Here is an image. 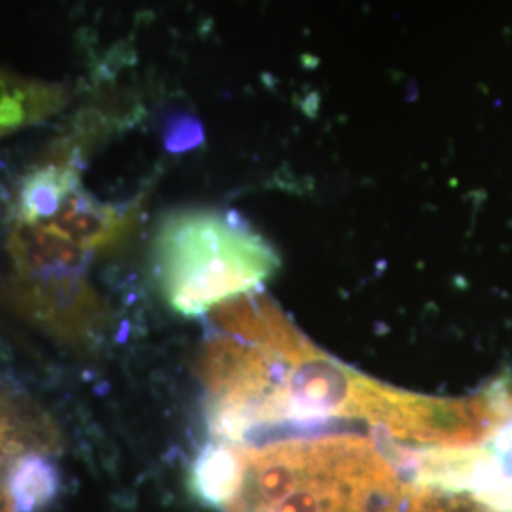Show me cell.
<instances>
[{"mask_svg": "<svg viewBox=\"0 0 512 512\" xmlns=\"http://www.w3.org/2000/svg\"><path fill=\"white\" fill-rule=\"evenodd\" d=\"M245 475L226 512H376L401 490L382 448L363 437L241 446Z\"/></svg>", "mask_w": 512, "mask_h": 512, "instance_id": "6da1fadb", "label": "cell"}, {"mask_svg": "<svg viewBox=\"0 0 512 512\" xmlns=\"http://www.w3.org/2000/svg\"><path fill=\"white\" fill-rule=\"evenodd\" d=\"M279 268L274 247L238 213L184 209L154 238V274L171 310L198 317L258 289Z\"/></svg>", "mask_w": 512, "mask_h": 512, "instance_id": "7a4b0ae2", "label": "cell"}, {"mask_svg": "<svg viewBox=\"0 0 512 512\" xmlns=\"http://www.w3.org/2000/svg\"><path fill=\"white\" fill-rule=\"evenodd\" d=\"M0 296L19 315L71 346H92L109 321L86 274L16 275L0 285Z\"/></svg>", "mask_w": 512, "mask_h": 512, "instance_id": "3957f363", "label": "cell"}, {"mask_svg": "<svg viewBox=\"0 0 512 512\" xmlns=\"http://www.w3.org/2000/svg\"><path fill=\"white\" fill-rule=\"evenodd\" d=\"M137 219V205H116L95 200L82 186L65 200L54 219L42 226L71 239L82 249L109 251L128 236Z\"/></svg>", "mask_w": 512, "mask_h": 512, "instance_id": "277c9868", "label": "cell"}, {"mask_svg": "<svg viewBox=\"0 0 512 512\" xmlns=\"http://www.w3.org/2000/svg\"><path fill=\"white\" fill-rule=\"evenodd\" d=\"M8 253L18 277L86 274L92 253L42 224L14 220L8 236Z\"/></svg>", "mask_w": 512, "mask_h": 512, "instance_id": "5b68a950", "label": "cell"}, {"mask_svg": "<svg viewBox=\"0 0 512 512\" xmlns=\"http://www.w3.org/2000/svg\"><path fill=\"white\" fill-rule=\"evenodd\" d=\"M78 186L76 152L73 148L57 152L48 162L31 169L19 184L16 220L27 224L50 222Z\"/></svg>", "mask_w": 512, "mask_h": 512, "instance_id": "8992f818", "label": "cell"}, {"mask_svg": "<svg viewBox=\"0 0 512 512\" xmlns=\"http://www.w3.org/2000/svg\"><path fill=\"white\" fill-rule=\"evenodd\" d=\"M245 475V458L241 446L226 442H209L190 471V490L203 505L226 509L239 494Z\"/></svg>", "mask_w": 512, "mask_h": 512, "instance_id": "52a82bcc", "label": "cell"}, {"mask_svg": "<svg viewBox=\"0 0 512 512\" xmlns=\"http://www.w3.org/2000/svg\"><path fill=\"white\" fill-rule=\"evenodd\" d=\"M59 469L38 452L14 459L6 478V495L14 512H40L59 495Z\"/></svg>", "mask_w": 512, "mask_h": 512, "instance_id": "ba28073f", "label": "cell"}, {"mask_svg": "<svg viewBox=\"0 0 512 512\" xmlns=\"http://www.w3.org/2000/svg\"><path fill=\"white\" fill-rule=\"evenodd\" d=\"M46 429L50 427H42V423L19 421L12 406L0 397V459L8 452H19L27 440H38L40 446H52Z\"/></svg>", "mask_w": 512, "mask_h": 512, "instance_id": "9c48e42d", "label": "cell"}]
</instances>
